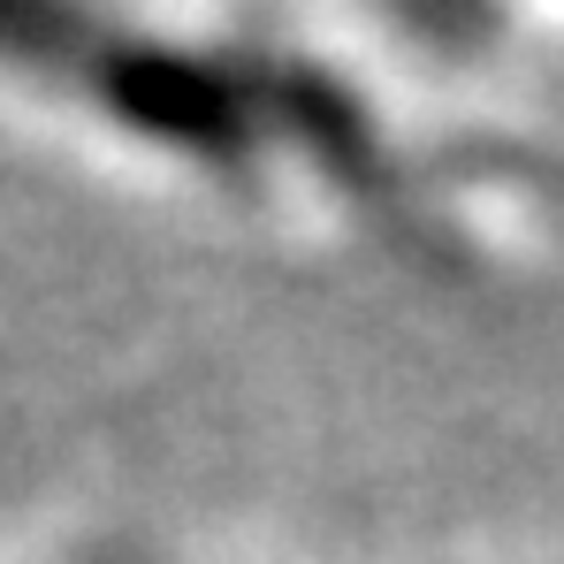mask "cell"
Wrapping results in <instances>:
<instances>
[{"label": "cell", "mask_w": 564, "mask_h": 564, "mask_svg": "<svg viewBox=\"0 0 564 564\" xmlns=\"http://www.w3.org/2000/svg\"><path fill=\"white\" fill-rule=\"evenodd\" d=\"M0 62L99 107L115 130L145 138L153 153L252 176L268 153V122L245 54H214L169 39L153 23H122L99 8H46V0H0Z\"/></svg>", "instance_id": "1"}, {"label": "cell", "mask_w": 564, "mask_h": 564, "mask_svg": "<svg viewBox=\"0 0 564 564\" xmlns=\"http://www.w3.org/2000/svg\"><path fill=\"white\" fill-rule=\"evenodd\" d=\"M99 564H115V557H99Z\"/></svg>", "instance_id": "2"}]
</instances>
